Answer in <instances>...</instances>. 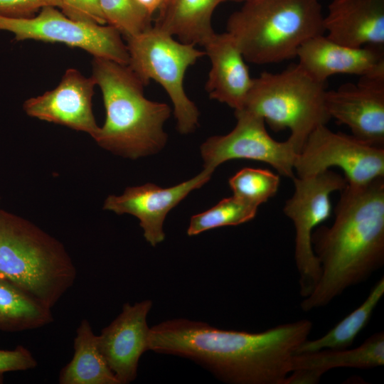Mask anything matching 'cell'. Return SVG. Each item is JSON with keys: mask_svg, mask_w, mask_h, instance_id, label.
<instances>
[{"mask_svg": "<svg viewBox=\"0 0 384 384\" xmlns=\"http://www.w3.org/2000/svg\"><path fill=\"white\" fill-rule=\"evenodd\" d=\"M233 196L255 206L274 197L279 187V176L267 169L243 168L228 180Z\"/></svg>", "mask_w": 384, "mask_h": 384, "instance_id": "cell-25", "label": "cell"}, {"mask_svg": "<svg viewBox=\"0 0 384 384\" xmlns=\"http://www.w3.org/2000/svg\"><path fill=\"white\" fill-rule=\"evenodd\" d=\"M324 33L351 47L384 46V0H331Z\"/></svg>", "mask_w": 384, "mask_h": 384, "instance_id": "cell-18", "label": "cell"}, {"mask_svg": "<svg viewBox=\"0 0 384 384\" xmlns=\"http://www.w3.org/2000/svg\"><path fill=\"white\" fill-rule=\"evenodd\" d=\"M384 294L383 277L371 289L363 302L340 321L323 336L304 341L295 353L313 352L322 349L350 348L359 333L370 321L374 310Z\"/></svg>", "mask_w": 384, "mask_h": 384, "instance_id": "cell-23", "label": "cell"}, {"mask_svg": "<svg viewBox=\"0 0 384 384\" xmlns=\"http://www.w3.org/2000/svg\"><path fill=\"white\" fill-rule=\"evenodd\" d=\"M319 0H249L228 19L226 31L245 61L263 65L297 58L309 39L324 34Z\"/></svg>", "mask_w": 384, "mask_h": 384, "instance_id": "cell-5", "label": "cell"}, {"mask_svg": "<svg viewBox=\"0 0 384 384\" xmlns=\"http://www.w3.org/2000/svg\"><path fill=\"white\" fill-rule=\"evenodd\" d=\"M0 200H1V198H0Z\"/></svg>", "mask_w": 384, "mask_h": 384, "instance_id": "cell-32", "label": "cell"}, {"mask_svg": "<svg viewBox=\"0 0 384 384\" xmlns=\"http://www.w3.org/2000/svg\"><path fill=\"white\" fill-rule=\"evenodd\" d=\"M384 365V333L379 331L354 348L322 349L295 353L285 384H316L337 368L369 369Z\"/></svg>", "mask_w": 384, "mask_h": 384, "instance_id": "cell-19", "label": "cell"}, {"mask_svg": "<svg viewBox=\"0 0 384 384\" xmlns=\"http://www.w3.org/2000/svg\"><path fill=\"white\" fill-rule=\"evenodd\" d=\"M331 227L311 235L319 280L303 299L304 311L328 305L347 288L366 281L384 264V177L340 191Z\"/></svg>", "mask_w": 384, "mask_h": 384, "instance_id": "cell-2", "label": "cell"}, {"mask_svg": "<svg viewBox=\"0 0 384 384\" xmlns=\"http://www.w3.org/2000/svg\"><path fill=\"white\" fill-rule=\"evenodd\" d=\"M257 208L233 195L208 210L193 215L187 235L193 236L213 228L245 223L255 217Z\"/></svg>", "mask_w": 384, "mask_h": 384, "instance_id": "cell-24", "label": "cell"}, {"mask_svg": "<svg viewBox=\"0 0 384 384\" xmlns=\"http://www.w3.org/2000/svg\"><path fill=\"white\" fill-rule=\"evenodd\" d=\"M60 0H0V15L12 18H29L45 6L60 9Z\"/></svg>", "mask_w": 384, "mask_h": 384, "instance_id": "cell-28", "label": "cell"}, {"mask_svg": "<svg viewBox=\"0 0 384 384\" xmlns=\"http://www.w3.org/2000/svg\"><path fill=\"white\" fill-rule=\"evenodd\" d=\"M37 362L25 347L18 346L13 350L0 349V373L33 369Z\"/></svg>", "mask_w": 384, "mask_h": 384, "instance_id": "cell-29", "label": "cell"}, {"mask_svg": "<svg viewBox=\"0 0 384 384\" xmlns=\"http://www.w3.org/2000/svg\"><path fill=\"white\" fill-rule=\"evenodd\" d=\"M237 123L225 135L209 137L201 146L204 169L213 171L224 162L250 159L270 164L284 176L294 178L297 153L292 142L274 139L262 118L245 110L235 111Z\"/></svg>", "mask_w": 384, "mask_h": 384, "instance_id": "cell-11", "label": "cell"}, {"mask_svg": "<svg viewBox=\"0 0 384 384\" xmlns=\"http://www.w3.org/2000/svg\"><path fill=\"white\" fill-rule=\"evenodd\" d=\"M58 381L60 384H119L87 319H82L77 329L73 359L60 370Z\"/></svg>", "mask_w": 384, "mask_h": 384, "instance_id": "cell-21", "label": "cell"}, {"mask_svg": "<svg viewBox=\"0 0 384 384\" xmlns=\"http://www.w3.org/2000/svg\"><path fill=\"white\" fill-rule=\"evenodd\" d=\"M125 40L129 68L144 85L153 80L165 90L173 104L180 134L194 132L198 126L200 112L184 90L183 78L188 68L205 55V51L175 40L153 25Z\"/></svg>", "mask_w": 384, "mask_h": 384, "instance_id": "cell-7", "label": "cell"}, {"mask_svg": "<svg viewBox=\"0 0 384 384\" xmlns=\"http://www.w3.org/2000/svg\"><path fill=\"white\" fill-rule=\"evenodd\" d=\"M151 300L125 303L121 313L97 336L100 350L119 384L135 380L140 357L148 351L147 315Z\"/></svg>", "mask_w": 384, "mask_h": 384, "instance_id": "cell-15", "label": "cell"}, {"mask_svg": "<svg viewBox=\"0 0 384 384\" xmlns=\"http://www.w3.org/2000/svg\"><path fill=\"white\" fill-rule=\"evenodd\" d=\"M95 85L92 76L69 68L57 87L26 100L23 108L31 117L87 133L94 139L100 129L92 107Z\"/></svg>", "mask_w": 384, "mask_h": 384, "instance_id": "cell-14", "label": "cell"}, {"mask_svg": "<svg viewBox=\"0 0 384 384\" xmlns=\"http://www.w3.org/2000/svg\"><path fill=\"white\" fill-rule=\"evenodd\" d=\"M76 277L72 258L58 240L0 208V277L51 309Z\"/></svg>", "mask_w": 384, "mask_h": 384, "instance_id": "cell-4", "label": "cell"}, {"mask_svg": "<svg viewBox=\"0 0 384 384\" xmlns=\"http://www.w3.org/2000/svg\"><path fill=\"white\" fill-rule=\"evenodd\" d=\"M225 1L245 2L249 0H225Z\"/></svg>", "mask_w": 384, "mask_h": 384, "instance_id": "cell-31", "label": "cell"}, {"mask_svg": "<svg viewBox=\"0 0 384 384\" xmlns=\"http://www.w3.org/2000/svg\"><path fill=\"white\" fill-rule=\"evenodd\" d=\"M50 309L0 277V331L16 332L43 327L53 321Z\"/></svg>", "mask_w": 384, "mask_h": 384, "instance_id": "cell-22", "label": "cell"}, {"mask_svg": "<svg viewBox=\"0 0 384 384\" xmlns=\"http://www.w3.org/2000/svg\"><path fill=\"white\" fill-rule=\"evenodd\" d=\"M166 0H133V1L146 14L152 17L154 13L158 11Z\"/></svg>", "mask_w": 384, "mask_h": 384, "instance_id": "cell-30", "label": "cell"}, {"mask_svg": "<svg viewBox=\"0 0 384 384\" xmlns=\"http://www.w3.org/2000/svg\"><path fill=\"white\" fill-rule=\"evenodd\" d=\"M292 180L294 191L285 202L283 212L294 226V259L299 276V293L305 298L314 291L321 272L312 247V233L331 215V194L343 189L347 181L344 176L330 169L308 177L295 176Z\"/></svg>", "mask_w": 384, "mask_h": 384, "instance_id": "cell-8", "label": "cell"}, {"mask_svg": "<svg viewBox=\"0 0 384 384\" xmlns=\"http://www.w3.org/2000/svg\"><path fill=\"white\" fill-rule=\"evenodd\" d=\"M338 167L350 186H363L384 177V147L354 136L334 132L326 125L316 128L297 154L294 170L299 178Z\"/></svg>", "mask_w": 384, "mask_h": 384, "instance_id": "cell-10", "label": "cell"}, {"mask_svg": "<svg viewBox=\"0 0 384 384\" xmlns=\"http://www.w3.org/2000/svg\"><path fill=\"white\" fill-rule=\"evenodd\" d=\"M213 171L204 169L193 178L169 188L154 183L127 187L122 194L110 195L103 209L117 215L129 214L139 220L145 240L156 246L165 239L164 223L169 211L191 191L201 188Z\"/></svg>", "mask_w": 384, "mask_h": 384, "instance_id": "cell-13", "label": "cell"}, {"mask_svg": "<svg viewBox=\"0 0 384 384\" xmlns=\"http://www.w3.org/2000/svg\"><path fill=\"white\" fill-rule=\"evenodd\" d=\"M325 104L331 119L348 127L353 136L384 147V75L361 77L326 90Z\"/></svg>", "mask_w": 384, "mask_h": 384, "instance_id": "cell-12", "label": "cell"}, {"mask_svg": "<svg viewBox=\"0 0 384 384\" xmlns=\"http://www.w3.org/2000/svg\"><path fill=\"white\" fill-rule=\"evenodd\" d=\"M92 65L106 112L105 123L93 139L105 149L132 159L162 150L168 138L164 125L171 107L147 99L145 85L128 65L94 57Z\"/></svg>", "mask_w": 384, "mask_h": 384, "instance_id": "cell-3", "label": "cell"}, {"mask_svg": "<svg viewBox=\"0 0 384 384\" xmlns=\"http://www.w3.org/2000/svg\"><path fill=\"white\" fill-rule=\"evenodd\" d=\"M202 46L211 63L206 84L209 97L241 110L253 78L235 41L227 31L214 33Z\"/></svg>", "mask_w": 384, "mask_h": 384, "instance_id": "cell-17", "label": "cell"}, {"mask_svg": "<svg viewBox=\"0 0 384 384\" xmlns=\"http://www.w3.org/2000/svg\"><path fill=\"white\" fill-rule=\"evenodd\" d=\"M0 30L12 33L18 41L63 43L85 50L93 57L129 63L127 45L114 27L73 20L55 6H45L29 18L0 15Z\"/></svg>", "mask_w": 384, "mask_h": 384, "instance_id": "cell-9", "label": "cell"}, {"mask_svg": "<svg viewBox=\"0 0 384 384\" xmlns=\"http://www.w3.org/2000/svg\"><path fill=\"white\" fill-rule=\"evenodd\" d=\"M225 0H166L158 10L153 26L179 41L203 44L215 33L211 18Z\"/></svg>", "mask_w": 384, "mask_h": 384, "instance_id": "cell-20", "label": "cell"}, {"mask_svg": "<svg viewBox=\"0 0 384 384\" xmlns=\"http://www.w3.org/2000/svg\"><path fill=\"white\" fill-rule=\"evenodd\" d=\"M326 87L298 63L277 73L263 72L253 78L240 110L260 117L274 132L289 129L288 139L298 154L309 134L331 119Z\"/></svg>", "mask_w": 384, "mask_h": 384, "instance_id": "cell-6", "label": "cell"}, {"mask_svg": "<svg viewBox=\"0 0 384 384\" xmlns=\"http://www.w3.org/2000/svg\"><path fill=\"white\" fill-rule=\"evenodd\" d=\"M383 48L351 47L324 34L306 41L298 50V64L313 78L326 82L336 74L364 76L384 75Z\"/></svg>", "mask_w": 384, "mask_h": 384, "instance_id": "cell-16", "label": "cell"}, {"mask_svg": "<svg viewBox=\"0 0 384 384\" xmlns=\"http://www.w3.org/2000/svg\"><path fill=\"white\" fill-rule=\"evenodd\" d=\"M312 326L301 319L252 333L174 319L150 328L148 351L191 359L227 383L285 384Z\"/></svg>", "mask_w": 384, "mask_h": 384, "instance_id": "cell-1", "label": "cell"}, {"mask_svg": "<svg viewBox=\"0 0 384 384\" xmlns=\"http://www.w3.org/2000/svg\"><path fill=\"white\" fill-rule=\"evenodd\" d=\"M60 2L61 11L73 20L107 24L98 0H60Z\"/></svg>", "mask_w": 384, "mask_h": 384, "instance_id": "cell-27", "label": "cell"}, {"mask_svg": "<svg viewBox=\"0 0 384 384\" xmlns=\"http://www.w3.org/2000/svg\"><path fill=\"white\" fill-rule=\"evenodd\" d=\"M107 24L114 27L124 39L136 36L153 24L152 17L133 0H98Z\"/></svg>", "mask_w": 384, "mask_h": 384, "instance_id": "cell-26", "label": "cell"}]
</instances>
